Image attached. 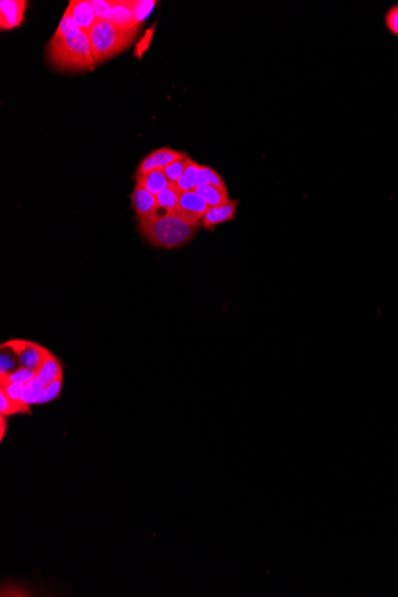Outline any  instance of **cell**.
<instances>
[{
    "label": "cell",
    "mask_w": 398,
    "mask_h": 597,
    "mask_svg": "<svg viewBox=\"0 0 398 597\" xmlns=\"http://www.w3.org/2000/svg\"><path fill=\"white\" fill-rule=\"evenodd\" d=\"M198 226L188 223L174 213L154 215L139 222V231L151 245L163 250H174L188 245Z\"/></svg>",
    "instance_id": "cell-2"
},
{
    "label": "cell",
    "mask_w": 398,
    "mask_h": 597,
    "mask_svg": "<svg viewBox=\"0 0 398 597\" xmlns=\"http://www.w3.org/2000/svg\"><path fill=\"white\" fill-rule=\"evenodd\" d=\"M188 158V155L183 151H177L170 147H163L151 152L137 166L135 174H144L155 169H163L172 162L181 159Z\"/></svg>",
    "instance_id": "cell-6"
},
{
    "label": "cell",
    "mask_w": 398,
    "mask_h": 597,
    "mask_svg": "<svg viewBox=\"0 0 398 597\" xmlns=\"http://www.w3.org/2000/svg\"><path fill=\"white\" fill-rule=\"evenodd\" d=\"M16 414H31V404L22 400H12L3 389H0V415L10 418Z\"/></svg>",
    "instance_id": "cell-16"
},
{
    "label": "cell",
    "mask_w": 398,
    "mask_h": 597,
    "mask_svg": "<svg viewBox=\"0 0 398 597\" xmlns=\"http://www.w3.org/2000/svg\"><path fill=\"white\" fill-rule=\"evenodd\" d=\"M130 199H131L134 213L139 222L148 220L156 213V209H158L156 196L151 194L149 191L144 190L142 187L135 186L130 194Z\"/></svg>",
    "instance_id": "cell-9"
},
{
    "label": "cell",
    "mask_w": 398,
    "mask_h": 597,
    "mask_svg": "<svg viewBox=\"0 0 398 597\" xmlns=\"http://www.w3.org/2000/svg\"><path fill=\"white\" fill-rule=\"evenodd\" d=\"M109 3H110V0H91V4L95 9L98 21L105 19L107 9H109Z\"/></svg>",
    "instance_id": "cell-25"
},
{
    "label": "cell",
    "mask_w": 398,
    "mask_h": 597,
    "mask_svg": "<svg viewBox=\"0 0 398 597\" xmlns=\"http://www.w3.org/2000/svg\"><path fill=\"white\" fill-rule=\"evenodd\" d=\"M208 173H209V185L216 187H227L225 179L222 178L221 174L216 169H211L210 166H208Z\"/></svg>",
    "instance_id": "cell-26"
},
{
    "label": "cell",
    "mask_w": 398,
    "mask_h": 597,
    "mask_svg": "<svg viewBox=\"0 0 398 597\" xmlns=\"http://www.w3.org/2000/svg\"><path fill=\"white\" fill-rule=\"evenodd\" d=\"M209 208L210 206H208L207 202L195 190L186 191L181 194L177 209L171 213H174L188 223L199 227Z\"/></svg>",
    "instance_id": "cell-5"
},
{
    "label": "cell",
    "mask_w": 398,
    "mask_h": 597,
    "mask_svg": "<svg viewBox=\"0 0 398 597\" xmlns=\"http://www.w3.org/2000/svg\"><path fill=\"white\" fill-rule=\"evenodd\" d=\"M35 378H36V371L23 366L18 367L11 374H0V381H12V383H23V384H28Z\"/></svg>",
    "instance_id": "cell-19"
},
{
    "label": "cell",
    "mask_w": 398,
    "mask_h": 597,
    "mask_svg": "<svg viewBox=\"0 0 398 597\" xmlns=\"http://www.w3.org/2000/svg\"><path fill=\"white\" fill-rule=\"evenodd\" d=\"M63 376L65 374L60 376L58 379L52 381L50 384L43 386L41 393H40V397L37 400V404L48 403V402H52V401L56 400L59 397L60 393H61V390H63Z\"/></svg>",
    "instance_id": "cell-18"
},
{
    "label": "cell",
    "mask_w": 398,
    "mask_h": 597,
    "mask_svg": "<svg viewBox=\"0 0 398 597\" xmlns=\"http://www.w3.org/2000/svg\"><path fill=\"white\" fill-rule=\"evenodd\" d=\"M28 1L26 0H1L0 1V29L18 28L24 21Z\"/></svg>",
    "instance_id": "cell-8"
},
{
    "label": "cell",
    "mask_w": 398,
    "mask_h": 597,
    "mask_svg": "<svg viewBox=\"0 0 398 597\" xmlns=\"http://www.w3.org/2000/svg\"><path fill=\"white\" fill-rule=\"evenodd\" d=\"M237 206H239V201L236 199V201H229L223 206L209 208L200 224L203 226L204 229L214 231L215 228L218 226L235 220Z\"/></svg>",
    "instance_id": "cell-11"
},
{
    "label": "cell",
    "mask_w": 398,
    "mask_h": 597,
    "mask_svg": "<svg viewBox=\"0 0 398 597\" xmlns=\"http://www.w3.org/2000/svg\"><path fill=\"white\" fill-rule=\"evenodd\" d=\"M384 23H385V28L387 31L398 37V4H394L387 10V14L384 16Z\"/></svg>",
    "instance_id": "cell-23"
},
{
    "label": "cell",
    "mask_w": 398,
    "mask_h": 597,
    "mask_svg": "<svg viewBox=\"0 0 398 597\" xmlns=\"http://www.w3.org/2000/svg\"><path fill=\"white\" fill-rule=\"evenodd\" d=\"M181 194H183V191L176 184H171L170 186L161 191L160 194H156L158 209H156L155 215L173 213L174 210L177 209Z\"/></svg>",
    "instance_id": "cell-14"
},
{
    "label": "cell",
    "mask_w": 398,
    "mask_h": 597,
    "mask_svg": "<svg viewBox=\"0 0 398 597\" xmlns=\"http://www.w3.org/2000/svg\"><path fill=\"white\" fill-rule=\"evenodd\" d=\"M47 54L53 68L61 72L91 70L96 65L89 35L82 30L66 35L54 33Z\"/></svg>",
    "instance_id": "cell-1"
},
{
    "label": "cell",
    "mask_w": 398,
    "mask_h": 597,
    "mask_svg": "<svg viewBox=\"0 0 398 597\" xmlns=\"http://www.w3.org/2000/svg\"><path fill=\"white\" fill-rule=\"evenodd\" d=\"M188 159H190V157L172 162L163 169V172L166 174L167 179L170 180L171 184H177L178 180L181 179V176H183V173L188 166Z\"/></svg>",
    "instance_id": "cell-20"
},
{
    "label": "cell",
    "mask_w": 398,
    "mask_h": 597,
    "mask_svg": "<svg viewBox=\"0 0 398 597\" xmlns=\"http://www.w3.org/2000/svg\"><path fill=\"white\" fill-rule=\"evenodd\" d=\"M26 385L23 383H12V381H0V389H3L12 400H22L23 393L26 390Z\"/></svg>",
    "instance_id": "cell-24"
},
{
    "label": "cell",
    "mask_w": 398,
    "mask_h": 597,
    "mask_svg": "<svg viewBox=\"0 0 398 597\" xmlns=\"http://www.w3.org/2000/svg\"><path fill=\"white\" fill-rule=\"evenodd\" d=\"M199 167H200V165L197 164L195 160H192L191 158L188 159V166H186L183 176H181V179L178 180V183L176 184L183 192L195 190Z\"/></svg>",
    "instance_id": "cell-17"
},
{
    "label": "cell",
    "mask_w": 398,
    "mask_h": 597,
    "mask_svg": "<svg viewBox=\"0 0 398 597\" xmlns=\"http://www.w3.org/2000/svg\"><path fill=\"white\" fill-rule=\"evenodd\" d=\"M105 19L126 29L141 28L134 11V0H110Z\"/></svg>",
    "instance_id": "cell-7"
},
{
    "label": "cell",
    "mask_w": 398,
    "mask_h": 597,
    "mask_svg": "<svg viewBox=\"0 0 398 597\" xmlns=\"http://www.w3.org/2000/svg\"><path fill=\"white\" fill-rule=\"evenodd\" d=\"M67 10L70 12L79 29L87 35L98 22L91 0H74V1L72 0Z\"/></svg>",
    "instance_id": "cell-10"
},
{
    "label": "cell",
    "mask_w": 398,
    "mask_h": 597,
    "mask_svg": "<svg viewBox=\"0 0 398 597\" xmlns=\"http://www.w3.org/2000/svg\"><path fill=\"white\" fill-rule=\"evenodd\" d=\"M8 418H6V416H3V415H0V441H1V443L4 441L6 433H8Z\"/></svg>",
    "instance_id": "cell-27"
},
{
    "label": "cell",
    "mask_w": 398,
    "mask_h": 597,
    "mask_svg": "<svg viewBox=\"0 0 398 597\" xmlns=\"http://www.w3.org/2000/svg\"><path fill=\"white\" fill-rule=\"evenodd\" d=\"M155 4L156 1H151V0H134V11H135L139 24L142 26V23L151 14Z\"/></svg>",
    "instance_id": "cell-22"
},
{
    "label": "cell",
    "mask_w": 398,
    "mask_h": 597,
    "mask_svg": "<svg viewBox=\"0 0 398 597\" xmlns=\"http://www.w3.org/2000/svg\"><path fill=\"white\" fill-rule=\"evenodd\" d=\"M195 191L200 197L203 198L210 208L223 206L230 201L227 187H216L208 184V185L195 187Z\"/></svg>",
    "instance_id": "cell-15"
},
{
    "label": "cell",
    "mask_w": 398,
    "mask_h": 597,
    "mask_svg": "<svg viewBox=\"0 0 398 597\" xmlns=\"http://www.w3.org/2000/svg\"><path fill=\"white\" fill-rule=\"evenodd\" d=\"M1 348L10 351L17 358L21 366L36 372L49 352L48 348L26 339H11L1 344Z\"/></svg>",
    "instance_id": "cell-4"
},
{
    "label": "cell",
    "mask_w": 398,
    "mask_h": 597,
    "mask_svg": "<svg viewBox=\"0 0 398 597\" xmlns=\"http://www.w3.org/2000/svg\"><path fill=\"white\" fill-rule=\"evenodd\" d=\"M63 365L58 356H54L50 351L47 353L41 366L37 370L36 378L42 381V384L48 385L55 381L60 376H63Z\"/></svg>",
    "instance_id": "cell-13"
},
{
    "label": "cell",
    "mask_w": 398,
    "mask_h": 597,
    "mask_svg": "<svg viewBox=\"0 0 398 597\" xmlns=\"http://www.w3.org/2000/svg\"><path fill=\"white\" fill-rule=\"evenodd\" d=\"M43 386L45 385L42 384V381L40 379H37V378L29 381L26 385V390H24V393H23L22 401H24L28 404H31V406L33 404H37V400L40 397V393H41Z\"/></svg>",
    "instance_id": "cell-21"
},
{
    "label": "cell",
    "mask_w": 398,
    "mask_h": 597,
    "mask_svg": "<svg viewBox=\"0 0 398 597\" xmlns=\"http://www.w3.org/2000/svg\"><path fill=\"white\" fill-rule=\"evenodd\" d=\"M140 30L114 26L107 19H100L90 31L89 38L96 63H107L131 46Z\"/></svg>",
    "instance_id": "cell-3"
},
{
    "label": "cell",
    "mask_w": 398,
    "mask_h": 597,
    "mask_svg": "<svg viewBox=\"0 0 398 597\" xmlns=\"http://www.w3.org/2000/svg\"><path fill=\"white\" fill-rule=\"evenodd\" d=\"M135 181H136L135 186L142 187L155 196L171 185L170 180L167 179L163 169H155L144 174H135Z\"/></svg>",
    "instance_id": "cell-12"
}]
</instances>
